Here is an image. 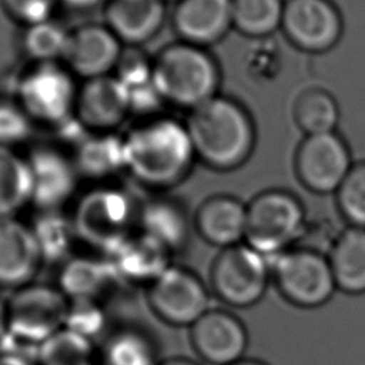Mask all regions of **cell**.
Here are the masks:
<instances>
[{
  "label": "cell",
  "mask_w": 365,
  "mask_h": 365,
  "mask_svg": "<svg viewBox=\"0 0 365 365\" xmlns=\"http://www.w3.org/2000/svg\"><path fill=\"white\" fill-rule=\"evenodd\" d=\"M113 74L128 94L131 114H138V118L161 114L160 110L165 103L154 83L153 58L145 56L140 47L124 46Z\"/></svg>",
  "instance_id": "d4e9b609"
},
{
  "label": "cell",
  "mask_w": 365,
  "mask_h": 365,
  "mask_svg": "<svg viewBox=\"0 0 365 365\" xmlns=\"http://www.w3.org/2000/svg\"><path fill=\"white\" fill-rule=\"evenodd\" d=\"M231 365H267V364H264L262 361H258V359L242 358V359H240V361H237V362H234Z\"/></svg>",
  "instance_id": "b9f144b4"
},
{
  "label": "cell",
  "mask_w": 365,
  "mask_h": 365,
  "mask_svg": "<svg viewBox=\"0 0 365 365\" xmlns=\"http://www.w3.org/2000/svg\"><path fill=\"white\" fill-rule=\"evenodd\" d=\"M64 328L91 341L106 335L108 315L104 302L97 299H68Z\"/></svg>",
  "instance_id": "836d02e7"
},
{
  "label": "cell",
  "mask_w": 365,
  "mask_h": 365,
  "mask_svg": "<svg viewBox=\"0 0 365 365\" xmlns=\"http://www.w3.org/2000/svg\"><path fill=\"white\" fill-rule=\"evenodd\" d=\"M7 334L0 349L36 358L37 348L66 325L68 298L57 285L31 282L6 299Z\"/></svg>",
  "instance_id": "5b68a950"
},
{
  "label": "cell",
  "mask_w": 365,
  "mask_h": 365,
  "mask_svg": "<svg viewBox=\"0 0 365 365\" xmlns=\"http://www.w3.org/2000/svg\"><path fill=\"white\" fill-rule=\"evenodd\" d=\"M29 225L37 242L43 264L58 267L77 252L78 240L70 212L64 210L36 211Z\"/></svg>",
  "instance_id": "83f0119b"
},
{
  "label": "cell",
  "mask_w": 365,
  "mask_h": 365,
  "mask_svg": "<svg viewBox=\"0 0 365 365\" xmlns=\"http://www.w3.org/2000/svg\"><path fill=\"white\" fill-rule=\"evenodd\" d=\"M271 261L241 242L224 248L210 268L208 287L221 302L232 308H248L265 295L271 278Z\"/></svg>",
  "instance_id": "ba28073f"
},
{
  "label": "cell",
  "mask_w": 365,
  "mask_h": 365,
  "mask_svg": "<svg viewBox=\"0 0 365 365\" xmlns=\"http://www.w3.org/2000/svg\"><path fill=\"white\" fill-rule=\"evenodd\" d=\"M7 334V307L6 301L0 297V344Z\"/></svg>",
  "instance_id": "ab89813d"
},
{
  "label": "cell",
  "mask_w": 365,
  "mask_h": 365,
  "mask_svg": "<svg viewBox=\"0 0 365 365\" xmlns=\"http://www.w3.org/2000/svg\"><path fill=\"white\" fill-rule=\"evenodd\" d=\"M0 3L6 14L24 29L54 19L60 0H0Z\"/></svg>",
  "instance_id": "8d00e7d4"
},
{
  "label": "cell",
  "mask_w": 365,
  "mask_h": 365,
  "mask_svg": "<svg viewBox=\"0 0 365 365\" xmlns=\"http://www.w3.org/2000/svg\"><path fill=\"white\" fill-rule=\"evenodd\" d=\"M335 194L339 212L349 227L365 228V163L352 165Z\"/></svg>",
  "instance_id": "e575fe53"
},
{
  "label": "cell",
  "mask_w": 365,
  "mask_h": 365,
  "mask_svg": "<svg viewBox=\"0 0 365 365\" xmlns=\"http://www.w3.org/2000/svg\"><path fill=\"white\" fill-rule=\"evenodd\" d=\"M197 161L217 171L242 165L255 145L250 113L234 98L217 94L188 111L184 120Z\"/></svg>",
  "instance_id": "7a4b0ae2"
},
{
  "label": "cell",
  "mask_w": 365,
  "mask_h": 365,
  "mask_svg": "<svg viewBox=\"0 0 365 365\" xmlns=\"http://www.w3.org/2000/svg\"><path fill=\"white\" fill-rule=\"evenodd\" d=\"M232 0H177L171 23L180 41L208 48L232 29Z\"/></svg>",
  "instance_id": "d6986e66"
},
{
  "label": "cell",
  "mask_w": 365,
  "mask_h": 365,
  "mask_svg": "<svg viewBox=\"0 0 365 365\" xmlns=\"http://www.w3.org/2000/svg\"><path fill=\"white\" fill-rule=\"evenodd\" d=\"M281 29L298 48L321 53L338 43L342 19L329 0H285Z\"/></svg>",
  "instance_id": "4fadbf2b"
},
{
  "label": "cell",
  "mask_w": 365,
  "mask_h": 365,
  "mask_svg": "<svg viewBox=\"0 0 365 365\" xmlns=\"http://www.w3.org/2000/svg\"><path fill=\"white\" fill-rule=\"evenodd\" d=\"M160 365H201V364L185 356H171V358L161 359Z\"/></svg>",
  "instance_id": "60d3db41"
},
{
  "label": "cell",
  "mask_w": 365,
  "mask_h": 365,
  "mask_svg": "<svg viewBox=\"0 0 365 365\" xmlns=\"http://www.w3.org/2000/svg\"><path fill=\"white\" fill-rule=\"evenodd\" d=\"M284 0H232V29L248 37H267L281 29Z\"/></svg>",
  "instance_id": "1f68e13d"
},
{
  "label": "cell",
  "mask_w": 365,
  "mask_h": 365,
  "mask_svg": "<svg viewBox=\"0 0 365 365\" xmlns=\"http://www.w3.org/2000/svg\"><path fill=\"white\" fill-rule=\"evenodd\" d=\"M128 115H131L128 94L114 74L80 83L76 118L87 131L113 133Z\"/></svg>",
  "instance_id": "2e32d148"
},
{
  "label": "cell",
  "mask_w": 365,
  "mask_h": 365,
  "mask_svg": "<svg viewBox=\"0 0 365 365\" xmlns=\"http://www.w3.org/2000/svg\"><path fill=\"white\" fill-rule=\"evenodd\" d=\"M81 178L96 184L110 182L111 178L125 173L123 134L86 133L70 150Z\"/></svg>",
  "instance_id": "cb8c5ba5"
},
{
  "label": "cell",
  "mask_w": 365,
  "mask_h": 365,
  "mask_svg": "<svg viewBox=\"0 0 365 365\" xmlns=\"http://www.w3.org/2000/svg\"><path fill=\"white\" fill-rule=\"evenodd\" d=\"M56 285L68 299L103 301L123 287L108 257L91 251L76 252L57 267Z\"/></svg>",
  "instance_id": "ac0fdd59"
},
{
  "label": "cell",
  "mask_w": 365,
  "mask_h": 365,
  "mask_svg": "<svg viewBox=\"0 0 365 365\" xmlns=\"http://www.w3.org/2000/svg\"><path fill=\"white\" fill-rule=\"evenodd\" d=\"M305 220V210L292 194L265 191L247 205L244 242L272 264L277 257L298 244Z\"/></svg>",
  "instance_id": "52a82bcc"
},
{
  "label": "cell",
  "mask_w": 365,
  "mask_h": 365,
  "mask_svg": "<svg viewBox=\"0 0 365 365\" xmlns=\"http://www.w3.org/2000/svg\"><path fill=\"white\" fill-rule=\"evenodd\" d=\"M104 24L125 47H140L157 36L167 16V0H107Z\"/></svg>",
  "instance_id": "44dd1931"
},
{
  "label": "cell",
  "mask_w": 365,
  "mask_h": 365,
  "mask_svg": "<svg viewBox=\"0 0 365 365\" xmlns=\"http://www.w3.org/2000/svg\"><path fill=\"white\" fill-rule=\"evenodd\" d=\"M295 118L305 135L329 134L335 133L339 110L332 96L321 90H311L298 100Z\"/></svg>",
  "instance_id": "d6a6232c"
},
{
  "label": "cell",
  "mask_w": 365,
  "mask_h": 365,
  "mask_svg": "<svg viewBox=\"0 0 365 365\" xmlns=\"http://www.w3.org/2000/svg\"><path fill=\"white\" fill-rule=\"evenodd\" d=\"M121 285L148 288L173 262V254L137 231L108 255Z\"/></svg>",
  "instance_id": "ffe728a7"
},
{
  "label": "cell",
  "mask_w": 365,
  "mask_h": 365,
  "mask_svg": "<svg viewBox=\"0 0 365 365\" xmlns=\"http://www.w3.org/2000/svg\"><path fill=\"white\" fill-rule=\"evenodd\" d=\"M43 259L29 222L0 218V289L16 291L34 282Z\"/></svg>",
  "instance_id": "e0dca14e"
},
{
  "label": "cell",
  "mask_w": 365,
  "mask_h": 365,
  "mask_svg": "<svg viewBox=\"0 0 365 365\" xmlns=\"http://www.w3.org/2000/svg\"><path fill=\"white\" fill-rule=\"evenodd\" d=\"M327 257L338 289L352 295L365 292V228L341 231Z\"/></svg>",
  "instance_id": "4316f807"
},
{
  "label": "cell",
  "mask_w": 365,
  "mask_h": 365,
  "mask_svg": "<svg viewBox=\"0 0 365 365\" xmlns=\"http://www.w3.org/2000/svg\"><path fill=\"white\" fill-rule=\"evenodd\" d=\"M351 168L349 148L336 133L305 135L297 151V175L317 194H335Z\"/></svg>",
  "instance_id": "7c38bea8"
},
{
  "label": "cell",
  "mask_w": 365,
  "mask_h": 365,
  "mask_svg": "<svg viewBox=\"0 0 365 365\" xmlns=\"http://www.w3.org/2000/svg\"><path fill=\"white\" fill-rule=\"evenodd\" d=\"M70 30L56 19L23 29L21 51L29 63H63Z\"/></svg>",
  "instance_id": "4dcf8cb0"
},
{
  "label": "cell",
  "mask_w": 365,
  "mask_h": 365,
  "mask_svg": "<svg viewBox=\"0 0 365 365\" xmlns=\"http://www.w3.org/2000/svg\"><path fill=\"white\" fill-rule=\"evenodd\" d=\"M192 227L208 244L220 250L244 242L247 230V205L231 195H212L195 211Z\"/></svg>",
  "instance_id": "603a6c76"
},
{
  "label": "cell",
  "mask_w": 365,
  "mask_h": 365,
  "mask_svg": "<svg viewBox=\"0 0 365 365\" xmlns=\"http://www.w3.org/2000/svg\"><path fill=\"white\" fill-rule=\"evenodd\" d=\"M190 344L208 365H231L245 358L248 331L231 311L210 308L190 327Z\"/></svg>",
  "instance_id": "5bb4252c"
},
{
  "label": "cell",
  "mask_w": 365,
  "mask_h": 365,
  "mask_svg": "<svg viewBox=\"0 0 365 365\" xmlns=\"http://www.w3.org/2000/svg\"><path fill=\"white\" fill-rule=\"evenodd\" d=\"M106 1L107 0H60V4H64L76 11H87L98 6H104Z\"/></svg>",
  "instance_id": "f35d334b"
},
{
  "label": "cell",
  "mask_w": 365,
  "mask_h": 365,
  "mask_svg": "<svg viewBox=\"0 0 365 365\" xmlns=\"http://www.w3.org/2000/svg\"><path fill=\"white\" fill-rule=\"evenodd\" d=\"M33 184L26 155L14 148L0 147V218L17 217L31 205Z\"/></svg>",
  "instance_id": "f1b7e54d"
},
{
  "label": "cell",
  "mask_w": 365,
  "mask_h": 365,
  "mask_svg": "<svg viewBox=\"0 0 365 365\" xmlns=\"http://www.w3.org/2000/svg\"><path fill=\"white\" fill-rule=\"evenodd\" d=\"M103 365H160V351L154 336L134 324L108 331L98 348Z\"/></svg>",
  "instance_id": "484cf974"
},
{
  "label": "cell",
  "mask_w": 365,
  "mask_h": 365,
  "mask_svg": "<svg viewBox=\"0 0 365 365\" xmlns=\"http://www.w3.org/2000/svg\"><path fill=\"white\" fill-rule=\"evenodd\" d=\"M123 141L125 174L150 190L178 185L197 161L185 121L163 113L138 118L123 134Z\"/></svg>",
  "instance_id": "6da1fadb"
},
{
  "label": "cell",
  "mask_w": 365,
  "mask_h": 365,
  "mask_svg": "<svg viewBox=\"0 0 365 365\" xmlns=\"http://www.w3.org/2000/svg\"><path fill=\"white\" fill-rule=\"evenodd\" d=\"M36 124L13 96H0V147L14 148L26 144Z\"/></svg>",
  "instance_id": "d590c367"
},
{
  "label": "cell",
  "mask_w": 365,
  "mask_h": 365,
  "mask_svg": "<svg viewBox=\"0 0 365 365\" xmlns=\"http://www.w3.org/2000/svg\"><path fill=\"white\" fill-rule=\"evenodd\" d=\"M24 155L31 174V205L36 211L64 210L74 201L81 177L70 151L53 144H37Z\"/></svg>",
  "instance_id": "8fae6325"
},
{
  "label": "cell",
  "mask_w": 365,
  "mask_h": 365,
  "mask_svg": "<svg viewBox=\"0 0 365 365\" xmlns=\"http://www.w3.org/2000/svg\"><path fill=\"white\" fill-rule=\"evenodd\" d=\"M37 365H103L94 341L67 328L44 341L36 351Z\"/></svg>",
  "instance_id": "f546056e"
},
{
  "label": "cell",
  "mask_w": 365,
  "mask_h": 365,
  "mask_svg": "<svg viewBox=\"0 0 365 365\" xmlns=\"http://www.w3.org/2000/svg\"><path fill=\"white\" fill-rule=\"evenodd\" d=\"M271 278L279 294L301 308L321 307L338 289L328 257L302 247L289 248L277 257Z\"/></svg>",
  "instance_id": "9c48e42d"
},
{
  "label": "cell",
  "mask_w": 365,
  "mask_h": 365,
  "mask_svg": "<svg viewBox=\"0 0 365 365\" xmlns=\"http://www.w3.org/2000/svg\"><path fill=\"white\" fill-rule=\"evenodd\" d=\"M138 207L123 188L108 182L96 184L78 195L70 210L78 244L86 251L111 255L138 231Z\"/></svg>",
  "instance_id": "3957f363"
},
{
  "label": "cell",
  "mask_w": 365,
  "mask_h": 365,
  "mask_svg": "<svg viewBox=\"0 0 365 365\" xmlns=\"http://www.w3.org/2000/svg\"><path fill=\"white\" fill-rule=\"evenodd\" d=\"M0 365H37L33 355L0 349Z\"/></svg>",
  "instance_id": "74e56055"
},
{
  "label": "cell",
  "mask_w": 365,
  "mask_h": 365,
  "mask_svg": "<svg viewBox=\"0 0 365 365\" xmlns=\"http://www.w3.org/2000/svg\"><path fill=\"white\" fill-rule=\"evenodd\" d=\"M123 50L124 44L104 23H87L70 30L63 64L81 81L110 76Z\"/></svg>",
  "instance_id": "9a60e30c"
},
{
  "label": "cell",
  "mask_w": 365,
  "mask_h": 365,
  "mask_svg": "<svg viewBox=\"0 0 365 365\" xmlns=\"http://www.w3.org/2000/svg\"><path fill=\"white\" fill-rule=\"evenodd\" d=\"M137 228L174 255L185 250L194 227L185 207L178 200L153 195L138 207Z\"/></svg>",
  "instance_id": "7402d4cb"
},
{
  "label": "cell",
  "mask_w": 365,
  "mask_h": 365,
  "mask_svg": "<svg viewBox=\"0 0 365 365\" xmlns=\"http://www.w3.org/2000/svg\"><path fill=\"white\" fill-rule=\"evenodd\" d=\"M155 87L165 104L191 111L220 90L218 63L205 47L175 41L153 57Z\"/></svg>",
  "instance_id": "277c9868"
},
{
  "label": "cell",
  "mask_w": 365,
  "mask_h": 365,
  "mask_svg": "<svg viewBox=\"0 0 365 365\" xmlns=\"http://www.w3.org/2000/svg\"><path fill=\"white\" fill-rule=\"evenodd\" d=\"M76 80L63 63H29L16 77L11 96L36 125L60 130L76 118Z\"/></svg>",
  "instance_id": "8992f818"
},
{
  "label": "cell",
  "mask_w": 365,
  "mask_h": 365,
  "mask_svg": "<svg viewBox=\"0 0 365 365\" xmlns=\"http://www.w3.org/2000/svg\"><path fill=\"white\" fill-rule=\"evenodd\" d=\"M151 312L171 327H191L211 308V289L192 269L171 264L148 288Z\"/></svg>",
  "instance_id": "30bf717a"
}]
</instances>
